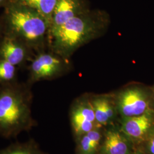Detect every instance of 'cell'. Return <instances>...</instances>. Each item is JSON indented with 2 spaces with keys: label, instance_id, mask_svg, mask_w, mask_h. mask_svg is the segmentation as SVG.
I'll return each mask as SVG.
<instances>
[{
  "label": "cell",
  "instance_id": "obj_2",
  "mask_svg": "<svg viewBox=\"0 0 154 154\" xmlns=\"http://www.w3.org/2000/svg\"><path fill=\"white\" fill-rule=\"evenodd\" d=\"M102 27L99 19L83 12L50 30L53 50L62 58H69L79 47L97 37Z\"/></svg>",
  "mask_w": 154,
  "mask_h": 154
},
{
  "label": "cell",
  "instance_id": "obj_5",
  "mask_svg": "<svg viewBox=\"0 0 154 154\" xmlns=\"http://www.w3.org/2000/svg\"><path fill=\"white\" fill-rule=\"evenodd\" d=\"M119 127L133 144L149 140L154 135V111L121 118Z\"/></svg>",
  "mask_w": 154,
  "mask_h": 154
},
{
  "label": "cell",
  "instance_id": "obj_15",
  "mask_svg": "<svg viewBox=\"0 0 154 154\" xmlns=\"http://www.w3.org/2000/svg\"><path fill=\"white\" fill-rule=\"evenodd\" d=\"M16 75V66L2 59H0V82L9 83Z\"/></svg>",
  "mask_w": 154,
  "mask_h": 154
},
{
  "label": "cell",
  "instance_id": "obj_11",
  "mask_svg": "<svg viewBox=\"0 0 154 154\" xmlns=\"http://www.w3.org/2000/svg\"><path fill=\"white\" fill-rule=\"evenodd\" d=\"M83 12L79 0H58L53 14L49 31L63 25Z\"/></svg>",
  "mask_w": 154,
  "mask_h": 154
},
{
  "label": "cell",
  "instance_id": "obj_4",
  "mask_svg": "<svg viewBox=\"0 0 154 154\" xmlns=\"http://www.w3.org/2000/svg\"><path fill=\"white\" fill-rule=\"evenodd\" d=\"M115 101L121 118L140 116L153 110L149 93L136 86L121 90L115 97Z\"/></svg>",
  "mask_w": 154,
  "mask_h": 154
},
{
  "label": "cell",
  "instance_id": "obj_3",
  "mask_svg": "<svg viewBox=\"0 0 154 154\" xmlns=\"http://www.w3.org/2000/svg\"><path fill=\"white\" fill-rule=\"evenodd\" d=\"M5 18L9 34L29 46L41 44L49 30V22L44 17L16 1L6 6Z\"/></svg>",
  "mask_w": 154,
  "mask_h": 154
},
{
  "label": "cell",
  "instance_id": "obj_8",
  "mask_svg": "<svg viewBox=\"0 0 154 154\" xmlns=\"http://www.w3.org/2000/svg\"><path fill=\"white\" fill-rule=\"evenodd\" d=\"M103 133L98 154H131L133 143L122 132L119 126H107Z\"/></svg>",
  "mask_w": 154,
  "mask_h": 154
},
{
  "label": "cell",
  "instance_id": "obj_7",
  "mask_svg": "<svg viewBox=\"0 0 154 154\" xmlns=\"http://www.w3.org/2000/svg\"><path fill=\"white\" fill-rule=\"evenodd\" d=\"M63 68L61 58L57 55L41 53L32 61L30 67V81L36 82L49 79L59 75Z\"/></svg>",
  "mask_w": 154,
  "mask_h": 154
},
{
  "label": "cell",
  "instance_id": "obj_13",
  "mask_svg": "<svg viewBox=\"0 0 154 154\" xmlns=\"http://www.w3.org/2000/svg\"><path fill=\"white\" fill-rule=\"evenodd\" d=\"M15 1L37 11L49 22L50 26L53 14L58 0H15Z\"/></svg>",
  "mask_w": 154,
  "mask_h": 154
},
{
  "label": "cell",
  "instance_id": "obj_1",
  "mask_svg": "<svg viewBox=\"0 0 154 154\" xmlns=\"http://www.w3.org/2000/svg\"><path fill=\"white\" fill-rule=\"evenodd\" d=\"M31 101L28 88L8 85L0 89V136L16 138L37 125L32 115Z\"/></svg>",
  "mask_w": 154,
  "mask_h": 154
},
{
  "label": "cell",
  "instance_id": "obj_6",
  "mask_svg": "<svg viewBox=\"0 0 154 154\" xmlns=\"http://www.w3.org/2000/svg\"><path fill=\"white\" fill-rule=\"evenodd\" d=\"M70 120L76 138L99 127L91 100L86 98H79L72 103L70 111Z\"/></svg>",
  "mask_w": 154,
  "mask_h": 154
},
{
  "label": "cell",
  "instance_id": "obj_17",
  "mask_svg": "<svg viewBox=\"0 0 154 154\" xmlns=\"http://www.w3.org/2000/svg\"><path fill=\"white\" fill-rule=\"evenodd\" d=\"M131 154H145L140 151H134Z\"/></svg>",
  "mask_w": 154,
  "mask_h": 154
},
{
  "label": "cell",
  "instance_id": "obj_18",
  "mask_svg": "<svg viewBox=\"0 0 154 154\" xmlns=\"http://www.w3.org/2000/svg\"><path fill=\"white\" fill-rule=\"evenodd\" d=\"M7 1L8 0H0V6L4 5Z\"/></svg>",
  "mask_w": 154,
  "mask_h": 154
},
{
  "label": "cell",
  "instance_id": "obj_16",
  "mask_svg": "<svg viewBox=\"0 0 154 154\" xmlns=\"http://www.w3.org/2000/svg\"><path fill=\"white\" fill-rule=\"evenodd\" d=\"M147 149L149 154H154V135L148 140Z\"/></svg>",
  "mask_w": 154,
  "mask_h": 154
},
{
  "label": "cell",
  "instance_id": "obj_10",
  "mask_svg": "<svg viewBox=\"0 0 154 154\" xmlns=\"http://www.w3.org/2000/svg\"><path fill=\"white\" fill-rule=\"evenodd\" d=\"M26 45L11 35H8L0 46V59L14 66L21 64L26 57Z\"/></svg>",
  "mask_w": 154,
  "mask_h": 154
},
{
  "label": "cell",
  "instance_id": "obj_12",
  "mask_svg": "<svg viewBox=\"0 0 154 154\" xmlns=\"http://www.w3.org/2000/svg\"><path fill=\"white\" fill-rule=\"evenodd\" d=\"M103 133L98 127L77 138V154H98Z\"/></svg>",
  "mask_w": 154,
  "mask_h": 154
},
{
  "label": "cell",
  "instance_id": "obj_14",
  "mask_svg": "<svg viewBox=\"0 0 154 154\" xmlns=\"http://www.w3.org/2000/svg\"><path fill=\"white\" fill-rule=\"evenodd\" d=\"M0 154H46L39 147L37 143L30 139L25 142L12 143L5 148L0 149Z\"/></svg>",
  "mask_w": 154,
  "mask_h": 154
},
{
  "label": "cell",
  "instance_id": "obj_9",
  "mask_svg": "<svg viewBox=\"0 0 154 154\" xmlns=\"http://www.w3.org/2000/svg\"><path fill=\"white\" fill-rule=\"evenodd\" d=\"M90 100L98 126L103 127L113 125L118 115L115 98L101 95L94 97Z\"/></svg>",
  "mask_w": 154,
  "mask_h": 154
}]
</instances>
